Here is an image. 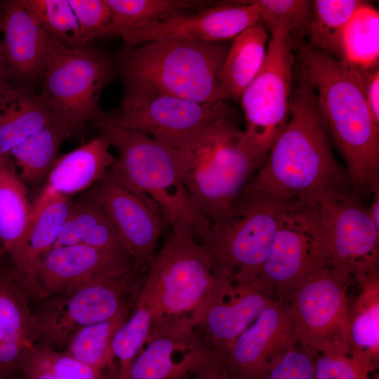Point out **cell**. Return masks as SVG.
<instances>
[{"label": "cell", "instance_id": "6da1fadb", "mask_svg": "<svg viewBox=\"0 0 379 379\" xmlns=\"http://www.w3.org/2000/svg\"><path fill=\"white\" fill-rule=\"evenodd\" d=\"M299 72L288 121L242 194L317 201L330 189L351 187L333 154L315 92Z\"/></svg>", "mask_w": 379, "mask_h": 379}, {"label": "cell", "instance_id": "7a4b0ae2", "mask_svg": "<svg viewBox=\"0 0 379 379\" xmlns=\"http://www.w3.org/2000/svg\"><path fill=\"white\" fill-rule=\"evenodd\" d=\"M300 70L317 95L331 141L342 156L352 191L379 185V125L368 106L360 71L309 46L297 51Z\"/></svg>", "mask_w": 379, "mask_h": 379}, {"label": "cell", "instance_id": "3957f363", "mask_svg": "<svg viewBox=\"0 0 379 379\" xmlns=\"http://www.w3.org/2000/svg\"><path fill=\"white\" fill-rule=\"evenodd\" d=\"M171 227L145 273L137 298L152 315L149 338L194 331L227 281L214 274L206 250L189 228Z\"/></svg>", "mask_w": 379, "mask_h": 379}, {"label": "cell", "instance_id": "277c9868", "mask_svg": "<svg viewBox=\"0 0 379 379\" xmlns=\"http://www.w3.org/2000/svg\"><path fill=\"white\" fill-rule=\"evenodd\" d=\"M164 143L173 150L192 204L210 225L234 207L260 167L244 131L229 119Z\"/></svg>", "mask_w": 379, "mask_h": 379}, {"label": "cell", "instance_id": "5b68a950", "mask_svg": "<svg viewBox=\"0 0 379 379\" xmlns=\"http://www.w3.org/2000/svg\"><path fill=\"white\" fill-rule=\"evenodd\" d=\"M222 42L168 37L128 46L119 57L126 88H150L201 103L221 102Z\"/></svg>", "mask_w": 379, "mask_h": 379}, {"label": "cell", "instance_id": "8992f818", "mask_svg": "<svg viewBox=\"0 0 379 379\" xmlns=\"http://www.w3.org/2000/svg\"><path fill=\"white\" fill-rule=\"evenodd\" d=\"M96 126L118 152L107 176L151 202L165 223L171 227L184 225L201 239L210 223L192 204L172 147L137 131Z\"/></svg>", "mask_w": 379, "mask_h": 379}, {"label": "cell", "instance_id": "52a82bcc", "mask_svg": "<svg viewBox=\"0 0 379 379\" xmlns=\"http://www.w3.org/2000/svg\"><path fill=\"white\" fill-rule=\"evenodd\" d=\"M295 201L241 194L201 239L214 274L236 284H255L281 216Z\"/></svg>", "mask_w": 379, "mask_h": 379}, {"label": "cell", "instance_id": "ba28073f", "mask_svg": "<svg viewBox=\"0 0 379 379\" xmlns=\"http://www.w3.org/2000/svg\"><path fill=\"white\" fill-rule=\"evenodd\" d=\"M144 275L135 270L52 294L32 313L39 344L54 350L67 346L80 328L133 310Z\"/></svg>", "mask_w": 379, "mask_h": 379}, {"label": "cell", "instance_id": "9c48e42d", "mask_svg": "<svg viewBox=\"0 0 379 379\" xmlns=\"http://www.w3.org/2000/svg\"><path fill=\"white\" fill-rule=\"evenodd\" d=\"M42 76L41 95L55 117L65 123L72 133L81 132L86 123H97L105 116L99 99L114 77V68L104 51L70 48L57 41Z\"/></svg>", "mask_w": 379, "mask_h": 379}, {"label": "cell", "instance_id": "30bf717a", "mask_svg": "<svg viewBox=\"0 0 379 379\" xmlns=\"http://www.w3.org/2000/svg\"><path fill=\"white\" fill-rule=\"evenodd\" d=\"M326 267L317 201H295L281 216L256 284L276 301L286 304L311 274Z\"/></svg>", "mask_w": 379, "mask_h": 379}, {"label": "cell", "instance_id": "8fae6325", "mask_svg": "<svg viewBox=\"0 0 379 379\" xmlns=\"http://www.w3.org/2000/svg\"><path fill=\"white\" fill-rule=\"evenodd\" d=\"M270 34L262 67L239 100L246 120L244 133L260 166L288 121L293 86L292 33L279 25Z\"/></svg>", "mask_w": 379, "mask_h": 379}, {"label": "cell", "instance_id": "7c38bea8", "mask_svg": "<svg viewBox=\"0 0 379 379\" xmlns=\"http://www.w3.org/2000/svg\"><path fill=\"white\" fill-rule=\"evenodd\" d=\"M350 282L322 269L311 274L286 302L296 325L298 344L313 359L350 353L346 295Z\"/></svg>", "mask_w": 379, "mask_h": 379}, {"label": "cell", "instance_id": "4fadbf2b", "mask_svg": "<svg viewBox=\"0 0 379 379\" xmlns=\"http://www.w3.org/2000/svg\"><path fill=\"white\" fill-rule=\"evenodd\" d=\"M325 242L326 269L350 281L378 270L379 230L351 187H334L317 200Z\"/></svg>", "mask_w": 379, "mask_h": 379}, {"label": "cell", "instance_id": "5bb4252c", "mask_svg": "<svg viewBox=\"0 0 379 379\" xmlns=\"http://www.w3.org/2000/svg\"><path fill=\"white\" fill-rule=\"evenodd\" d=\"M233 109L225 102L201 103L150 88L126 89L121 106L95 123L149 134L161 142L193 135L223 120Z\"/></svg>", "mask_w": 379, "mask_h": 379}, {"label": "cell", "instance_id": "9a60e30c", "mask_svg": "<svg viewBox=\"0 0 379 379\" xmlns=\"http://www.w3.org/2000/svg\"><path fill=\"white\" fill-rule=\"evenodd\" d=\"M88 196L108 217L136 269L145 273L164 225L157 208L108 176L96 184Z\"/></svg>", "mask_w": 379, "mask_h": 379}, {"label": "cell", "instance_id": "2e32d148", "mask_svg": "<svg viewBox=\"0 0 379 379\" xmlns=\"http://www.w3.org/2000/svg\"><path fill=\"white\" fill-rule=\"evenodd\" d=\"M298 345L295 321L286 304L266 307L220 360L235 379H257Z\"/></svg>", "mask_w": 379, "mask_h": 379}, {"label": "cell", "instance_id": "e0dca14e", "mask_svg": "<svg viewBox=\"0 0 379 379\" xmlns=\"http://www.w3.org/2000/svg\"><path fill=\"white\" fill-rule=\"evenodd\" d=\"M260 8L255 0L218 6L194 15L178 14L144 24L120 37L128 46L162 38L175 37L223 42L234 39L259 22Z\"/></svg>", "mask_w": 379, "mask_h": 379}, {"label": "cell", "instance_id": "ac0fdd59", "mask_svg": "<svg viewBox=\"0 0 379 379\" xmlns=\"http://www.w3.org/2000/svg\"><path fill=\"white\" fill-rule=\"evenodd\" d=\"M137 270L125 250L85 244L53 248L39 260L36 279L48 296L70 287Z\"/></svg>", "mask_w": 379, "mask_h": 379}, {"label": "cell", "instance_id": "d6986e66", "mask_svg": "<svg viewBox=\"0 0 379 379\" xmlns=\"http://www.w3.org/2000/svg\"><path fill=\"white\" fill-rule=\"evenodd\" d=\"M276 302L254 284L232 281L206 307L194 330L220 360L260 314Z\"/></svg>", "mask_w": 379, "mask_h": 379}, {"label": "cell", "instance_id": "ffe728a7", "mask_svg": "<svg viewBox=\"0 0 379 379\" xmlns=\"http://www.w3.org/2000/svg\"><path fill=\"white\" fill-rule=\"evenodd\" d=\"M0 12L1 51L9 79L43 75L58 40L34 20L22 0L4 1Z\"/></svg>", "mask_w": 379, "mask_h": 379}, {"label": "cell", "instance_id": "44dd1931", "mask_svg": "<svg viewBox=\"0 0 379 379\" xmlns=\"http://www.w3.org/2000/svg\"><path fill=\"white\" fill-rule=\"evenodd\" d=\"M145 345L123 379H187L206 366L220 365L195 330L150 338Z\"/></svg>", "mask_w": 379, "mask_h": 379}, {"label": "cell", "instance_id": "7402d4cb", "mask_svg": "<svg viewBox=\"0 0 379 379\" xmlns=\"http://www.w3.org/2000/svg\"><path fill=\"white\" fill-rule=\"evenodd\" d=\"M32 204L25 184L16 173L10 155L0 157V243L13 263L29 297L45 295L32 281L27 263V239Z\"/></svg>", "mask_w": 379, "mask_h": 379}, {"label": "cell", "instance_id": "603a6c76", "mask_svg": "<svg viewBox=\"0 0 379 379\" xmlns=\"http://www.w3.org/2000/svg\"><path fill=\"white\" fill-rule=\"evenodd\" d=\"M29 295L12 267L0 266V377L20 371L27 353L36 345Z\"/></svg>", "mask_w": 379, "mask_h": 379}, {"label": "cell", "instance_id": "cb8c5ba5", "mask_svg": "<svg viewBox=\"0 0 379 379\" xmlns=\"http://www.w3.org/2000/svg\"><path fill=\"white\" fill-rule=\"evenodd\" d=\"M102 131L89 142L58 158L40 192L70 197L104 180L116 157Z\"/></svg>", "mask_w": 379, "mask_h": 379}, {"label": "cell", "instance_id": "d4e9b609", "mask_svg": "<svg viewBox=\"0 0 379 379\" xmlns=\"http://www.w3.org/2000/svg\"><path fill=\"white\" fill-rule=\"evenodd\" d=\"M55 118L41 94L12 84L0 91V157Z\"/></svg>", "mask_w": 379, "mask_h": 379}, {"label": "cell", "instance_id": "484cf974", "mask_svg": "<svg viewBox=\"0 0 379 379\" xmlns=\"http://www.w3.org/2000/svg\"><path fill=\"white\" fill-rule=\"evenodd\" d=\"M267 31L259 21L237 36L219 74V99L238 101L260 72L267 47Z\"/></svg>", "mask_w": 379, "mask_h": 379}, {"label": "cell", "instance_id": "4316f807", "mask_svg": "<svg viewBox=\"0 0 379 379\" xmlns=\"http://www.w3.org/2000/svg\"><path fill=\"white\" fill-rule=\"evenodd\" d=\"M361 292L350 307V355L378 366V270L354 276Z\"/></svg>", "mask_w": 379, "mask_h": 379}, {"label": "cell", "instance_id": "83f0119b", "mask_svg": "<svg viewBox=\"0 0 379 379\" xmlns=\"http://www.w3.org/2000/svg\"><path fill=\"white\" fill-rule=\"evenodd\" d=\"M71 135L68 126L55 118L11 149L9 155L19 167V177L25 185L36 187L46 180L60 145Z\"/></svg>", "mask_w": 379, "mask_h": 379}, {"label": "cell", "instance_id": "f1b7e54d", "mask_svg": "<svg viewBox=\"0 0 379 379\" xmlns=\"http://www.w3.org/2000/svg\"><path fill=\"white\" fill-rule=\"evenodd\" d=\"M77 244L126 251L107 215L88 195L73 201L53 248Z\"/></svg>", "mask_w": 379, "mask_h": 379}, {"label": "cell", "instance_id": "f546056e", "mask_svg": "<svg viewBox=\"0 0 379 379\" xmlns=\"http://www.w3.org/2000/svg\"><path fill=\"white\" fill-rule=\"evenodd\" d=\"M73 201L70 197L39 194L32 204L27 246V263L31 278L46 295L36 279L39 260L52 249L70 211Z\"/></svg>", "mask_w": 379, "mask_h": 379}, {"label": "cell", "instance_id": "4dcf8cb0", "mask_svg": "<svg viewBox=\"0 0 379 379\" xmlns=\"http://www.w3.org/2000/svg\"><path fill=\"white\" fill-rule=\"evenodd\" d=\"M131 311H124L113 318L80 328L68 342L65 353L85 365L105 372L110 379H115L117 370L111 343L114 333Z\"/></svg>", "mask_w": 379, "mask_h": 379}, {"label": "cell", "instance_id": "1f68e13d", "mask_svg": "<svg viewBox=\"0 0 379 379\" xmlns=\"http://www.w3.org/2000/svg\"><path fill=\"white\" fill-rule=\"evenodd\" d=\"M378 11L363 1L343 32L340 60L359 70L378 67Z\"/></svg>", "mask_w": 379, "mask_h": 379}, {"label": "cell", "instance_id": "d6a6232c", "mask_svg": "<svg viewBox=\"0 0 379 379\" xmlns=\"http://www.w3.org/2000/svg\"><path fill=\"white\" fill-rule=\"evenodd\" d=\"M362 3L359 0L312 1L306 32L310 46L340 60L343 32Z\"/></svg>", "mask_w": 379, "mask_h": 379}, {"label": "cell", "instance_id": "836d02e7", "mask_svg": "<svg viewBox=\"0 0 379 379\" xmlns=\"http://www.w3.org/2000/svg\"><path fill=\"white\" fill-rule=\"evenodd\" d=\"M110 20L105 36L118 35L144 24L159 21L181 14L197 5V1L180 0H106Z\"/></svg>", "mask_w": 379, "mask_h": 379}, {"label": "cell", "instance_id": "e575fe53", "mask_svg": "<svg viewBox=\"0 0 379 379\" xmlns=\"http://www.w3.org/2000/svg\"><path fill=\"white\" fill-rule=\"evenodd\" d=\"M20 372L23 379H109L105 372L40 344L27 353Z\"/></svg>", "mask_w": 379, "mask_h": 379}, {"label": "cell", "instance_id": "d590c367", "mask_svg": "<svg viewBox=\"0 0 379 379\" xmlns=\"http://www.w3.org/2000/svg\"><path fill=\"white\" fill-rule=\"evenodd\" d=\"M152 324L149 308L138 301L122 326L114 333L111 351L117 370L116 379H123L131 363L147 342Z\"/></svg>", "mask_w": 379, "mask_h": 379}, {"label": "cell", "instance_id": "8d00e7d4", "mask_svg": "<svg viewBox=\"0 0 379 379\" xmlns=\"http://www.w3.org/2000/svg\"><path fill=\"white\" fill-rule=\"evenodd\" d=\"M34 20L62 44L82 47L76 17L67 0H22Z\"/></svg>", "mask_w": 379, "mask_h": 379}, {"label": "cell", "instance_id": "74e56055", "mask_svg": "<svg viewBox=\"0 0 379 379\" xmlns=\"http://www.w3.org/2000/svg\"><path fill=\"white\" fill-rule=\"evenodd\" d=\"M260 8V22L272 32L279 25L291 33L307 32L311 1L307 0H255Z\"/></svg>", "mask_w": 379, "mask_h": 379}, {"label": "cell", "instance_id": "f35d334b", "mask_svg": "<svg viewBox=\"0 0 379 379\" xmlns=\"http://www.w3.org/2000/svg\"><path fill=\"white\" fill-rule=\"evenodd\" d=\"M316 379H376L377 365L345 354L319 355Z\"/></svg>", "mask_w": 379, "mask_h": 379}, {"label": "cell", "instance_id": "ab89813d", "mask_svg": "<svg viewBox=\"0 0 379 379\" xmlns=\"http://www.w3.org/2000/svg\"><path fill=\"white\" fill-rule=\"evenodd\" d=\"M79 26L81 44L105 36L110 20V10L106 0H67Z\"/></svg>", "mask_w": 379, "mask_h": 379}, {"label": "cell", "instance_id": "60d3db41", "mask_svg": "<svg viewBox=\"0 0 379 379\" xmlns=\"http://www.w3.org/2000/svg\"><path fill=\"white\" fill-rule=\"evenodd\" d=\"M314 361L315 359L295 346L257 379H316Z\"/></svg>", "mask_w": 379, "mask_h": 379}, {"label": "cell", "instance_id": "b9f144b4", "mask_svg": "<svg viewBox=\"0 0 379 379\" xmlns=\"http://www.w3.org/2000/svg\"><path fill=\"white\" fill-rule=\"evenodd\" d=\"M364 83L366 100L375 123L379 125V70L378 67L359 70Z\"/></svg>", "mask_w": 379, "mask_h": 379}, {"label": "cell", "instance_id": "7bdbcfd3", "mask_svg": "<svg viewBox=\"0 0 379 379\" xmlns=\"http://www.w3.org/2000/svg\"><path fill=\"white\" fill-rule=\"evenodd\" d=\"M187 379H235L220 365L206 366Z\"/></svg>", "mask_w": 379, "mask_h": 379}, {"label": "cell", "instance_id": "ee69618b", "mask_svg": "<svg viewBox=\"0 0 379 379\" xmlns=\"http://www.w3.org/2000/svg\"><path fill=\"white\" fill-rule=\"evenodd\" d=\"M371 194L372 200L367 211L373 225L379 230V185L373 189Z\"/></svg>", "mask_w": 379, "mask_h": 379}, {"label": "cell", "instance_id": "f6af8a7d", "mask_svg": "<svg viewBox=\"0 0 379 379\" xmlns=\"http://www.w3.org/2000/svg\"><path fill=\"white\" fill-rule=\"evenodd\" d=\"M1 12H0V91L5 90L11 85L9 81V77L5 66L3 62L1 51Z\"/></svg>", "mask_w": 379, "mask_h": 379}, {"label": "cell", "instance_id": "bcb514c9", "mask_svg": "<svg viewBox=\"0 0 379 379\" xmlns=\"http://www.w3.org/2000/svg\"><path fill=\"white\" fill-rule=\"evenodd\" d=\"M0 379H3V378H1L0 377Z\"/></svg>", "mask_w": 379, "mask_h": 379}]
</instances>
